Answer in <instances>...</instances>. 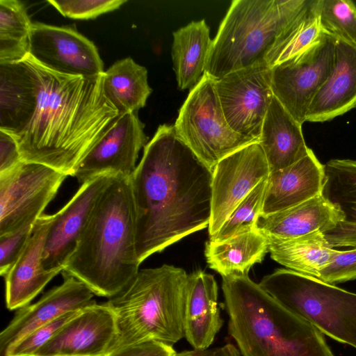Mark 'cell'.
<instances>
[{"label": "cell", "instance_id": "1", "mask_svg": "<svg viewBox=\"0 0 356 356\" xmlns=\"http://www.w3.org/2000/svg\"><path fill=\"white\" fill-rule=\"evenodd\" d=\"M212 177V170L179 138L174 125L158 127L129 177L140 264L209 226Z\"/></svg>", "mask_w": 356, "mask_h": 356}, {"label": "cell", "instance_id": "2", "mask_svg": "<svg viewBox=\"0 0 356 356\" xmlns=\"http://www.w3.org/2000/svg\"><path fill=\"white\" fill-rule=\"evenodd\" d=\"M37 106L25 128L14 136L24 162L49 166L73 177L81 160L118 117L106 97L104 73L70 76L47 69L30 55Z\"/></svg>", "mask_w": 356, "mask_h": 356}, {"label": "cell", "instance_id": "3", "mask_svg": "<svg viewBox=\"0 0 356 356\" xmlns=\"http://www.w3.org/2000/svg\"><path fill=\"white\" fill-rule=\"evenodd\" d=\"M140 265L129 177L112 176L62 272L112 298L132 282Z\"/></svg>", "mask_w": 356, "mask_h": 356}, {"label": "cell", "instance_id": "4", "mask_svg": "<svg viewBox=\"0 0 356 356\" xmlns=\"http://www.w3.org/2000/svg\"><path fill=\"white\" fill-rule=\"evenodd\" d=\"M228 332L241 356H334L323 334L248 275L222 277Z\"/></svg>", "mask_w": 356, "mask_h": 356}, {"label": "cell", "instance_id": "5", "mask_svg": "<svg viewBox=\"0 0 356 356\" xmlns=\"http://www.w3.org/2000/svg\"><path fill=\"white\" fill-rule=\"evenodd\" d=\"M187 279L183 268L171 265L139 270L127 288L107 302L117 328L110 351L147 341L173 346L184 338Z\"/></svg>", "mask_w": 356, "mask_h": 356}, {"label": "cell", "instance_id": "6", "mask_svg": "<svg viewBox=\"0 0 356 356\" xmlns=\"http://www.w3.org/2000/svg\"><path fill=\"white\" fill-rule=\"evenodd\" d=\"M310 1H233L212 41L204 73L215 79L266 63L281 37Z\"/></svg>", "mask_w": 356, "mask_h": 356}, {"label": "cell", "instance_id": "7", "mask_svg": "<svg viewBox=\"0 0 356 356\" xmlns=\"http://www.w3.org/2000/svg\"><path fill=\"white\" fill-rule=\"evenodd\" d=\"M259 284L322 334L356 348V293L284 268L264 276Z\"/></svg>", "mask_w": 356, "mask_h": 356}, {"label": "cell", "instance_id": "8", "mask_svg": "<svg viewBox=\"0 0 356 356\" xmlns=\"http://www.w3.org/2000/svg\"><path fill=\"white\" fill-rule=\"evenodd\" d=\"M179 138L212 171L227 156L257 140L235 132L227 123L213 79L204 73L191 89L174 124Z\"/></svg>", "mask_w": 356, "mask_h": 356}, {"label": "cell", "instance_id": "9", "mask_svg": "<svg viewBox=\"0 0 356 356\" xmlns=\"http://www.w3.org/2000/svg\"><path fill=\"white\" fill-rule=\"evenodd\" d=\"M67 177L49 166L24 161L0 174V236L35 224Z\"/></svg>", "mask_w": 356, "mask_h": 356}, {"label": "cell", "instance_id": "10", "mask_svg": "<svg viewBox=\"0 0 356 356\" xmlns=\"http://www.w3.org/2000/svg\"><path fill=\"white\" fill-rule=\"evenodd\" d=\"M335 56V38L323 32L307 49L271 68L273 95L301 125L309 105L330 76Z\"/></svg>", "mask_w": 356, "mask_h": 356}, {"label": "cell", "instance_id": "11", "mask_svg": "<svg viewBox=\"0 0 356 356\" xmlns=\"http://www.w3.org/2000/svg\"><path fill=\"white\" fill-rule=\"evenodd\" d=\"M225 118L236 133L259 141L273 97L271 68L260 64L213 79Z\"/></svg>", "mask_w": 356, "mask_h": 356}, {"label": "cell", "instance_id": "12", "mask_svg": "<svg viewBox=\"0 0 356 356\" xmlns=\"http://www.w3.org/2000/svg\"><path fill=\"white\" fill-rule=\"evenodd\" d=\"M212 172L209 236L218 232L241 201L270 174L259 142L227 156Z\"/></svg>", "mask_w": 356, "mask_h": 356}, {"label": "cell", "instance_id": "13", "mask_svg": "<svg viewBox=\"0 0 356 356\" xmlns=\"http://www.w3.org/2000/svg\"><path fill=\"white\" fill-rule=\"evenodd\" d=\"M29 55L47 69L65 75L93 76L105 72L95 44L68 26L33 22Z\"/></svg>", "mask_w": 356, "mask_h": 356}, {"label": "cell", "instance_id": "14", "mask_svg": "<svg viewBox=\"0 0 356 356\" xmlns=\"http://www.w3.org/2000/svg\"><path fill=\"white\" fill-rule=\"evenodd\" d=\"M138 113L120 114L76 167L73 177L84 183L108 175L129 177L138 154L147 144Z\"/></svg>", "mask_w": 356, "mask_h": 356}, {"label": "cell", "instance_id": "15", "mask_svg": "<svg viewBox=\"0 0 356 356\" xmlns=\"http://www.w3.org/2000/svg\"><path fill=\"white\" fill-rule=\"evenodd\" d=\"M111 177L101 175L83 183L70 201L54 214L42 253L44 270L62 273Z\"/></svg>", "mask_w": 356, "mask_h": 356}, {"label": "cell", "instance_id": "16", "mask_svg": "<svg viewBox=\"0 0 356 356\" xmlns=\"http://www.w3.org/2000/svg\"><path fill=\"white\" fill-rule=\"evenodd\" d=\"M117 337L115 314L106 302L81 309L33 356H105Z\"/></svg>", "mask_w": 356, "mask_h": 356}, {"label": "cell", "instance_id": "17", "mask_svg": "<svg viewBox=\"0 0 356 356\" xmlns=\"http://www.w3.org/2000/svg\"><path fill=\"white\" fill-rule=\"evenodd\" d=\"M63 282L36 302L19 309L0 334V356L34 330L60 316L93 305L94 293L82 282L62 272Z\"/></svg>", "mask_w": 356, "mask_h": 356}, {"label": "cell", "instance_id": "18", "mask_svg": "<svg viewBox=\"0 0 356 356\" xmlns=\"http://www.w3.org/2000/svg\"><path fill=\"white\" fill-rule=\"evenodd\" d=\"M54 215L42 214L35 222L30 238L20 256L4 276L5 299L10 310L30 304L58 273L42 266V253L47 231Z\"/></svg>", "mask_w": 356, "mask_h": 356}, {"label": "cell", "instance_id": "19", "mask_svg": "<svg viewBox=\"0 0 356 356\" xmlns=\"http://www.w3.org/2000/svg\"><path fill=\"white\" fill-rule=\"evenodd\" d=\"M218 295V284L212 275L200 270L188 275L184 329V337L194 350L209 349L223 325Z\"/></svg>", "mask_w": 356, "mask_h": 356}, {"label": "cell", "instance_id": "20", "mask_svg": "<svg viewBox=\"0 0 356 356\" xmlns=\"http://www.w3.org/2000/svg\"><path fill=\"white\" fill-rule=\"evenodd\" d=\"M356 107V47L335 38L332 70L312 99L306 122H323Z\"/></svg>", "mask_w": 356, "mask_h": 356}, {"label": "cell", "instance_id": "21", "mask_svg": "<svg viewBox=\"0 0 356 356\" xmlns=\"http://www.w3.org/2000/svg\"><path fill=\"white\" fill-rule=\"evenodd\" d=\"M323 177V165L312 149L293 165L270 172L261 214L289 209L321 194Z\"/></svg>", "mask_w": 356, "mask_h": 356}, {"label": "cell", "instance_id": "22", "mask_svg": "<svg viewBox=\"0 0 356 356\" xmlns=\"http://www.w3.org/2000/svg\"><path fill=\"white\" fill-rule=\"evenodd\" d=\"M38 99L33 72L26 62L0 64V130L13 136L31 120Z\"/></svg>", "mask_w": 356, "mask_h": 356}, {"label": "cell", "instance_id": "23", "mask_svg": "<svg viewBox=\"0 0 356 356\" xmlns=\"http://www.w3.org/2000/svg\"><path fill=\"white\" fill-rule=\"evenodd\" d=\"M343 217L340 211L321 194L289 209L260 214L256 229L265 236L295 238L334 228Z\"/></svg>", "mask_w": 356, "mask_h": 356}, {"label": "cell", "instance_id": "24", "mask_svg": "<svg viewBox=\"0 0 356 356\" xmlns=\"http://www.w3.org/2000/svg\"><path fill=\"white\" fill-rule=\"evenodd\" d=\"M270 172L287 168L309 153L302 125L273 96L263 122L259 139Z\"/></svg>", "mask_w": 356, "mask_h": 356}, {"label": "cell", "instance_id": "25", "mask_svg": "<svg viewBox=\"0 0 356 356\" xmlns=\"http://www.w3.org/2000/svg\"><path fill=\"white\" fill-rule=\"evenodd\" d=\"M268 252L267 238L257 229L220 242L209 240L204 250L208 266L222 277L248 275L252 266L261 263Z\"/></svg>", "mask_w": 356, "mask_h": 356}, {"label": "cell", "instance_id": "26", "mask_svg": "<svg viewBox=\"0 0 356 356\" xmlns=\"http://www.w3.org/2000/svg\"><path fill=\"white\" fill-rule=\"evenodd\" d=\"M212 41L204 19L191 22L173 33V69L181 90L193 88L203 76Z\"/></svg>", "mask_w": 356, "mask_h": 356}, {"label": "cell", "instance_id": "27", "mask_svg": "<svg viewBox=\"0 0 356 356\" xmlns=\"http://www.w3.org/2000/svg\"><path fill=\"white\" fill-rule=\"evenodd\" d=\"M266 236L268 252L274 261L317 279L336 252L321 232L289 238Z\"/></svg>", "mask_w": 356, "mask_h": 356}, {"label": "cell", "instance_id": "28", "mask_svg": "<svg viewBox=\"0 0 356 356\" xmlns=\"http://www.w3.org/2000/svg\"><path fill=\"white\" fill-rule=\"evenodd\" d=\"M103 86L119 115L138 113L152 92L147 69L130 57L116 61L104 72Z\"/></svg>", "mask_w": 356, "mask_h": 356}, {"label": "cell", "instance_id": "29", "mask_svg": "<svg viewBox=\"0 0 356 356\" xmlns=\"http://www.w3.org/2000/svg\"><path fill=\"white\" fill-rule=\"evenodd\" d=\"M32 23L22 1L0 0V64L20 62L29 55Z\"/></svg>", "mask_w": 356, "mask_h": 356}, {"label": "cell", "instance_id": "30", "mask_svg": "<svg viewBox=\"0 0 356 356\" xmlns=\"http://www.w3.org/2000/svg\"><path fill=\"white\" fill-rule=\"evenodd\" d=\"M323 197L343 215L356 223V161L332 159L323 165Z\"/></svg>", "mask_w": 356, "mask_h": 356}, {"label": "cell", "instance_id": "31", "mask_svg": "<svg viewBox=\"0 0 356 356\" xmlns=\"http://www.w3.org/2000/svg\"><path fill=\"white\" fill-rule=\"evenodd\" d=\"M317 4L318 0H311L284 32L267 58L270 68L307 49L321 38Z\"/></svg>", "mask_w": 356, "mask_h": 356}, {"label": "cell", "instance_id": "32", "mask_svg": "<svg viewBox=\"0 0 356 356\" xmlns=\"http://www.w3.org/2000/svg\"><path fill=\"white\" fill-rule=\"evenodd\" d=\"M323 32L356 47V6L350 0H318Z\"/></svg>", "mask_w": 356, "mask_h": 356}, {"label": "cell", "instance_id": "33", "mask_svg": "<svg viewBox=\"0 0 356 356\" xmlns=\"http://www.w3.org/2000/svg\"><path fill=\"white\" fill-rule=\"evenodd\" d=\"M266 182L267 178L241 201L218 232L209 236V241L220 242L256 229V222L263 207Z\"/></svg>", "mask_w": 356, "mask_h": 356}, {"label": "cell", "instance_id": "34", "mask_svg": "<svg viewBox=\"0 0 356 356\" xmlns=\"http://www.w3.org/2000/svg\"><path fill=\"white\" fill-rule=\"evenodd\" d=\"M81 309L67 312L34 330L13 345L6 356H33L66 323Z\"/></svg>", "mask_w": 356, "mask_h": 356}, {"label": "cell", "instance_id": "35", "mask_svg": "<svg viewBox=\"0 0 356 356\" xmlns=\"http://www.w3.org/2000/svg\"><path fill=\"white\" fill-rule=\"evenodd\" d=\"M63 16L75 19H89L118 9L126 0H48Z\"/></svg>", "mask_w": 356, "mask_h": 356}, {"label": "cell", "instance_id": "36", "mask_svg": "<svg viewBox=\"0 0 356 356\" xmlns=\"http://www.w3.org/2000/svg\"><path fill=\"white\" fill-rule=\"evenodd\" d=\"M318 279L333 285L356 279V248L336 250Z\"/></svg>", "mask_w": 356, "mask_h": 356}, {"label": "cell", "instance_id": "37", "mask_svg": "<svg viewBox=\"0 0 356 356\" xmlns=\"http://www.w3.org/2000/svg\"><path fill=\"white\" fill-rule=\"evenodd\" d=\"M33 225L0 236V275L4 277L16 262L31 235Z\"/></svg>", "mask_w": 356, "mask_h": 356}, {"label": "cell", "instance_id": "38", "mask_svg": "<svg viewBox=\"0 0 356 356\" xmlns=\"http://www.w3.org/2000/svg\"><path fill=\"white\" fill-rule=\"evenodd\" d=\"M177 354L171 345L147 341L118 348L105 356H175Z\"/></svg>", "mask_w": 356, "mask_h": 356}, {"label": "cell", "instance_id": "39", "mask_svg": "<svg viewBox=\"0 0 356 356\" xmlns=\"http://www.w3.org/2000/svg\"><path fill=\"white\" fill-rule=\"evenodd\" d=\"M23 162L17 142L10 134L0 130V174Z\"/></svg>", "mask_w": 356, "mask_h": 356}, {"label": "cell", "instance_id": "40", "mask_svg": "<svg viewBox=\"0 0 356 356\" xmlns=\"http://www.w3.org/2000/svg\"><path fill=\"white\" fill-rule=\"evenodd\" d=\"M332 247L356 248V223L340 221L334 228L323 233Z\"/></svg>", "mask_w": 356, "mask_h": 356}, {"label": "cell", "instance_id": "41", "mask_svg": "<svg viewBox=\"0 0 356 356\" xmlns=\"http://www.w3.org/2000/svg\"><path fill=\"white\" fill-rule=\"evenodd\" d=\"M197 354L199 356H241L238 349L231 343L203 351H197Z\"/></svg>", "mask_w": 356, "mask_h": 356}, {"label": "cell", "instance_id": "42", "mask_svg": "<svg viewBox=\"0 0 356 356\" xmlns=\"http://www.w3.org/2000/svg\"><path fill=\"white\" fill-rule=\"evenodd\" d=\"M175 356H199L197 350H186L177 353Z\"/></svg>", "mask_w": 356, "mask_h": 356}]
</instances>
